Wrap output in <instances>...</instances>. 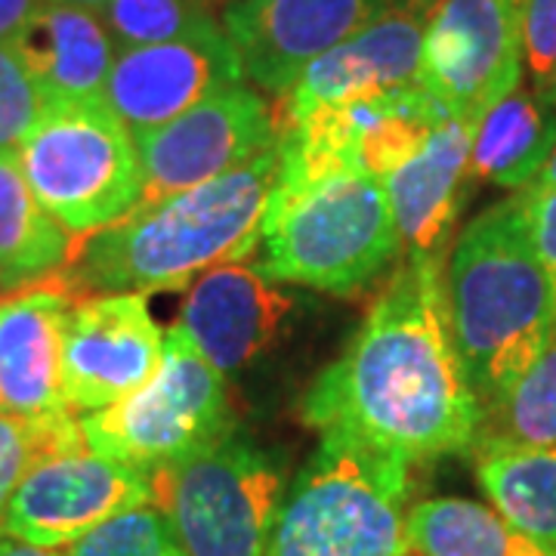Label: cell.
<instances>
[{
	"label": "cell",
	"instance_id": "11",
	"mask_svg": "<svg viewBox=\"0 0 556 556\" xmlns=\"http://www.w3.org/2000/svg\"><path fill=\"white\" fill-rule=\"evenodd\" d=\"M439 0H241L226 7L223 31L244 78L281 97L316 62L393 13H433Z\"/></svg>",
	"mask_w": 556,
	"mask_h": 556
},
{
	"label": "cell",
	"instance_id": "12",
	"mask_svg": "<svg viewBox=\"0 0 556 556\" xmlns=\"http://www.w3.org/2000/svg\"><path fill=\"white\" fill-rule=\"evenodd\" d=\"M152 504L149 473L90 448L35 460L10 497L3 535L65 551L102 522Z\"/></svg>",
	"mask_w": 556,
	"mask_h": 556
},
{
	"label": "cell",
	"instance_id": "28",
	"mask_svg": "<svg viewBox=\"0 0 556 556\" xmlns=\"http://www.w3.org/2000/svg\"><path fill=\"white\" fill-rule=\"evenodd\" d=\"M35 452H31V433L28 424L20 417L0 415V535H3V517L10 507V497L16 485L31 467Z\"/></svg>",
	"mask_w": 556,
	"mask_h": 556
},
{
	"label": "cell",
	"instance_id": "6",
	"mask_svg": "<svg viewBox=\"0 0 556 556\" xmlns=\"http://www.w3.org/2000/svg\"><path fill=\"white\" fill-rule=\"evenodd\" d=\"M182 556H266L285 504V477L269 452L239 430L149 473Z\"/></svg>",
	"mask_w": 556,
	"mask_h": 556
},
{
	"label": "cell",
	"instance_id": "8",
	"mask_svg": "<svg viewBox=\"0 0 556 556\" xmlns=\"http://www.w3.org/2000/svg\"><path fill=\"white\" fill-rule=\"evenodd\" d=\"M78 424L90 452L142 473L239 430L226 380L179 325L164 331V362L155 378L109 408L78 415Z\"/></svg>",
	"mask_w": 556,
	"mask_h": 556
},
{
	"label": "cell",
	"instance_id": "32",
	"mask_svg": "<svg viewBox=\"0 0 556 556\" xmlns=\"http://www.w3.org/2000/svg\"><path fill=\"white\" fill-rule=\"evenodd\" d=\"M0 556H65V551H47V547H35L16 538L0 535Z\"/></svg>",
	"mask_w": 556,
	"mask_h": 556
},
{
	"label": "cell",
	"instance_id": "34",
	"mask_svg": "<svg viewBox=\"0 0 556 556\" xmlns=\"http://www.w3.org/2000/svg\"><path fill=\"white\" fill-rule=\"evenodd\" d=\"M60 3H72V7H84V10H93V13H100L109 0H60Z\"/></svg>",
	"mask_w": 556,
	"mask_h": 556
},
{
	"label": "cell",
	"instance_id": "23",
	"mask_svg": "<svg viewBox=\"0 0 556 556\" xmlns=\"http://www.w3.org/2000/svg\"><path fill=\"white\" fill-rule=\"evenodd\" d=\"M497 448H556V316L529 371L482 415L470 455Z\"/></svg>",
	"mask_w": 556,
	"mask_h": 556
},
{
	"label": "cell",
	"instance_id": "24",
	"mask_svg": "<svg viewBox=\"0 0 556 556\" xmlns=\"http://www.w3.org/2000/svg\"><path fill=\"white\" fill-rule=\"evenodd\" d=\"M100 20L118 50L199 38L223 28L211 16L207 0H109Z\"/></svg>",
	"mask_w": 556,
	"mask_h": 556
},
{
	"label": "cell",
	"instance_id": "14",
	"mask_svg": "<svg viewBox=\"0 0 556 556\" xmlns=\"http://www.w3.org/2000/svg\"><path fill=\"white\" fill-rule=\"evenodd\" d=\"M244 84L239 53L226 31L118 50L102 102L130 134L155 130L226 87Z\"/></svg>",
	"mask_w": 556,
	"mask_h": 556
},
{
	"label": "cell",
	"instance_id": "25",
	"mask_svg": "<svg viewBox=\"0 0 556 556\" xmlns=\"http://www.w3.org/2000/svg\"><path fill=\"white\" fill-rule=\"evenodd\" d=\"M65 556H182L159 507L146 504L102 522L65 547Z\"/></svg>",
	"mask_w": 556,
	"mask_h": 556
},
{
	"label": "cell",
	"instance_id": "9",
	"mask_svg": "<svg viewBox=\"0 0 556 556\" xmlns=\"http://www.w3.org/2000/svg\"><path fill=\"white\" fill-rule=\"evenodd\" d=\"M276 142L273 105L244 84L226 87L155 130L134 134L142 170L137 207H152L223 177Z\"/></svg>",
	"mask_w": 556,
	"mask_h": 556
},
{
	"label": "cell",
	"instance_id": "26",
	"mask_svg": "<svg viewBox=\"0 0 556 556\" xmlns=\"http://www.w3.org/2000/svg\"><path fill=\"white\" fill-rule=\"evenodd\" d=\"M47 100L13 43H0V152H20Z\"/></svg>",
	"mask_w": 556,
	"mask_h": 556
},
{
	"label": "cell",
	"instance_id": "16",
	"mask_svg": "<svg viewBox=\"0 0 556 556\" xmlns=\"http://www.w3.org/2000/svg\"><path fill=\"white\" fill-rule=\"evenodd\" d=\"M427 13H393L321 53L291 90L273 102L276 134L325 105L365 100L415 84L424 53Z\"/></svg>",
	"mask_w": 556,
	"mask_h": 556
},
{
	"label": "cell",
	"instance_id": "20",
	"mask_svg": "<svg viewBox=\"0 0 556 556\" xmlns=\"http://www.w3.org/2000/svg\"><path fill=\"white\" fill-rule=\"evenodd\" d=\"M556 146V115L538 90L517 87L497 100L477 124L470 179L522 192Z\"/></svg>",
	"mask_w": 556,
	"mask_h": 556
},
{
	"label": "cell",
	"instance_id": "3",
	"mask_svg": "<svg viewBox=\"0 0 556 556\" xmlns=\"http://www.w3.org/2000/svg\"><path fill=\"white\" fill-rule=\"evenodd\" d=\"M448 328L482 415L507 396L551 338L556 288L538 257L522 199L497 201L445 260Z\"/></svg>",
	"mask_w": 556,
	"mask_h": 556
},
{
	"label": "cell",
	"instance_id": "33",
	"mask_svg": "<svg viewBox=\"0 0 556 556\" xmlns=\"http://www.w3.org/2000/svg\"><path fill=\"white\" fill-rule=\"evenodd\" d=\"M535 90L541 93V100H544L547 105H551V109H554V115H556V72L551 75V78L544 80V84H538Z\"/></svg>",
	"mask_w": 556,
	"mask_h": 556
},
{
	"label": "cell",
	"instance_id": "29",
	"mask_svg": "<svg viewBox=\"0 0 556 556\" xmlns=\"http://www.w3.org/2000/svg\"><path fill=\"white\" fill-rule=\"evenodd\" d=\"M522 207H526V223H529V236L535 244L538 257L544 263V269L551 273L556 288V192L551 195H526L519 192Z\"/></svg>",
	"mask_w": 556,
	"mask_h": 556
},
{
	"label": "cell",
	"instance_id": "2",
	"mask_svg": "<svg viewBox=\"0 0 556 556\" xmlns=\"http://www.w3.org/2000/svg\"><path fill=\"white\" fill-rule=\"evenodd\" d=\"M281 170L278 142L189 192L137 207L115 226L72 241L60 273L75 294H155L189 288L219 263L254 257L260 223Z\"/></svg>",
	"mask_w": 556,
	"mask_h": 556
},
{
	"label": "cell",
	"instance_id": "27",
	"mask_svg": "<svg viewBox=\"0 0 556 556\" xmlns=\"http://www.w3.org/2000/svg\"><path fill=\"white\" fill-rule=\"evenodd\" d=\"M514 3H517L522 62L538 87L556 72V0H514Z\"/></svg>",
	"mask_w": 556,
	"mask_h": 556
},
{
	"label": "cell",
	"instance_id": "5",
	"mask_svg": "<svg viewBox=\"0 0 556 556\" xmlns=\"http://www.w3.org/2000/svg\"><path fill=\"white\" fill-rule=\"evenodd\" d=\"M412 464L321 437L278 510L266 556H408Z\"/></svg>",
	"mask_w": 556,
	"mask_h": 556
},
{
	"label": "cell",
	"instance_id": "31",
	"mask_svg": "<svg viewBox=\"0 0 556 556\" xmlns=\"http://www.w3.org/2000/svg\"><path fill=\"white\" fill-rule=\"evenodd\" d=\"M522 192L526 195H551V192H556V146L554 152H551V159L544 161V167L538 170V177Z\"/></svg>",
	"mask_w": 556,
	"mask_h": 556
},
{
	"label": "cell",
	"instance_id": "30",
	"mask_svg": "<svg viewBox=\"0 0 556 556\" xmlns=\"http://www.w3.org/2000/svg\"><path fill=\"white\" fill-rule=\"evenodd\" d=\"M50 0H0V43H13Z\"/></svg>",
	"mask_w": 556,
	"mask_h": 556
},
{
	"label": "cell",
	"instance_id": "7",
	"mask_svg": "<svg viewBox=\"0 0 556 556\" xmlns=\"http://www.w3.org/2000/svg\"><path fill=\"white\" fill-rule=\"evenodd\" d=\"M16 159L35 199L72 241L115 226L142 195L134 134L102 100L47 102Z\"/></svg>",
	"mask_w": 556,
	"mask_h": 556
},
{
	"label": "cell",
	"instance_id": "1",
	"mask_svg": "<svg viewBox=\"0 0 556 556\" xmlns=\"http://www.w3.org/2000/svg\"><path fill=\"white\" fill-rule=\"evenodd\" d=\"M300 415L318 437L353 439L408 464L473 452L482 405L452 340L439 251L405 257Z\"/></svg>",
	"mask_w": 556,
	"mask_h": 556
},
{
	"label": "cell",
	"instance_id": "10",
	"mask_svg": "<svg viewBox=\"0 0 556 556\" xmlns=\"http://www.w3.org/2000/svg\"><path fill=\"white\" fill-rule=\"evenodd\" d=\"M514 0H439L427 20L417 84L448 115L479 118L522 80Z\"/></svg>",
	"mask_w": 556,
	"mask_h": 556
},
{
	"label": "cell",
	"instance_id": "36",
	"mask_svg": "<svg viewBox=\"0 0 556 556\" xmlns=\"http://www.w3.org/2000/svg\"><path fill=\"white\" fill-rule=\"evenodd\" d=\"M0 294H3V269H0Z\"/></svg>",
	"mask_w": 556,
	"mask_h": 556
},
{
	"label": "cell",
	"instance_id": "35",
	"mask_svg": "<svg viewBox=\"0 0 556 556\" xmlns=\"http://www.w3.org/2000/svg\"><path fill=\"white\" fill-rule=\"evenodd\" d=\"M219 3H229L232 7V3H241V0H219Z\"/></svg>",
	"mask_w": 556,
	"mask_h": 556
},
{
	"label": "cell",
	"instance_id": "18",
	"mask_svg": "<svg viewBox=\"0 0 556 556\" xmlns=\"http://www.w3.org/2000/svg\"><path fill=\"white\" fill-rule=\"evenodd\" d=\"M473 137L477 124L439 121L415 155L380 179L408 254H437L448 239L470 179Z\"/></svg>",
	"mask_w": 556,
	"mask_h": 556
},
{
	"label": "cell",
	"instance_id": "19",
	"mask_svg": "<svg viewBox=\"0 0 556 556\" xmlns=\"http://www.w3.org/2000/svg\"><path fill=\"white\" fill-rule=\"evenodd\" d=\"M47 102L102 100L118 47L100 13L50 0L13 40Z\"/></svg>",
	"mask_w": 556,
	"mask_h": 556
},
{
	"label": "cell",
	"instance_id": "22",
	"mask_svg": "<svg viewBox=\"0 0 556 556\" xmlns=\"http://www.w3.org/2000/svg\"><path fill=\"white\" fill-rule=\"evenodd\" d=\"M479 489L519 535L556 556V448L477 455Z\"/></svg>",
	"mask_w": 556,
	"mask_h": 556
},
{
	"label": "cell",
	"instance_id": "17",
	"mask_svg": "<svg viewBox=\"0 0 556 556\" xmlns=\"http://www.w3.org/2000/svg\"><path fill=\"white\" fill-rule=\"evenodd\" d=\"M294 300L285 298L254 263H219L189 285L179 328L219 375H236L269 350Z\"/></svg>",
	"mask_w": 556,
	"mask_h": 556
},
{
	"label": "cell",
	"instance_id": "15",
	"mask_svg": "<svg viewBox=\"0 0 556 556\" xmlns=\"http://www.w3.org/2000/svg\"><path fill=\"white\" fill-rule=\"evenodd\" d=\"M78 300L60 269L0 294V415H72L62 396V328Z\"/></svg>",
	"mask_w": 556,
	"mask_h": 556
},
{
	"label": "cell",
	"instance_id": "13",
	"mask_svg": "<svg viewBox=\"0 0 556 556\" xmlns=\"http://www.w3.org/2000/svg\"><path fill=\"white\" fill-rule=\"evenodd\" d=\"M164 362V331L142 294L78 300L62 328V396L72 415L142 390Z\"/></svg>",
	"mask_w": 556,
	"mask_h": 556
},
{
	"label": "cell",
	"instance_id": "21",
	"mask_svg": "<svg viewBox=\"0 0 556 556\" xmlns=\"http://www.w3.org/2000/svg\"><path fill=\"white\" fill-rule=\"evenodd\" d=\"M72 236L43 211L16 152H0V269L3 291L53 276L65 266Z\"/></svg>",
	"mask_w": 556,
	"mask_h": 556
},
{
	"label": "cell",
	"instance_id": "4",
	"mask_svg": "<svg viewBox=\"0 0 556 556\" xmlns=\"http://www.w3.org/2000/svg\"><path fill=\"white\" fill-rule=\"evenodd\" d=\"M402 251L393 207L375 174L362 164L281 159L254 251V269L269 281L356 294Z\"/></svg>",
	"mask_w": 556,
	"mask_h": 556
}]
</instances>
